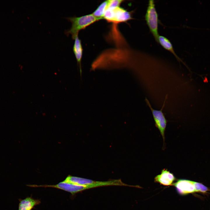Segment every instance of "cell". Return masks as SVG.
<instances>
[{
    "mask_svg": "<svg viewBox=\"0 0 210 210\" xmlns=\"http://www.w3.org/2000/svg\"><path fill=\"white\" fill-rule=\"evenodd\" d=\"M173 184L178 192L180 195H186L195 192L193 181L180 179Z\"/></svg>",
    "mask_w": 210,
    "mask_h": 210,
    "instance_id": "cell-7",
    "label": "cell"
},
{
    "mask_svg": "<svg viewBox=\"0 0 210 210\" xmlns=\"http://www.w3.org/2000/svg\"><path fill=\"white\" fill-rule=\"evenodd\" d=\"M109 0L102 2L93 11L92 14L95 17L100 20L103 19L105 13L108 8Z\"/></svg>",
    "mask_w": 210,
    "mask_h": 210,
    "instance_id": "cell-12",
    "label": "cell"
},
{
    "mask_svg": "<svg viewBox=\"0 0 210 210\" xmlns=\"http://www.w3.org/2000/svg\"><path fill=\"white\" fill-rule=\"evenodd\" d=\"M62 182L78 185L91 186L92 188L102 186L101 181H94L70 175L68 176Z\"/></svg>",
    "mask_w": 210,
    "mask_h": 210,
    "instance_id": "cell-6",
    "label": "cell"
},
{
    "mask_svg": "<svg viewBox=\"0 0 210 210\" xmlns=\"http://www.w3.org/2000/svg\"><path fill=\"white\" fill-rule=\"evenodd\" d=\"M73 50L77 61L78 65L79 66L80 72L81 77L82 70L81 61L83 55V48L81 40L78 36H76L74 39Z\"/></svg>",
    "mask_w": 210,
    "mask_h": 210,
    "instance_id": "cell-9",
    "label": "cell"
},
{
    "mask_svg": "<svg viewBox=\"0 0 210 210\" xmlns=\"http://www.w3.org/2000/svg\"><path fill=\"white\" fill-rule=\"evenodd\" d=\"M146 102L150 108L155 122L156 127L158 129L164 142V133L167 121L162 110H156L152 108L147 99L146 98Z\"/></svg>",
    "mask_w": 210,
    "mask_h": 210,
    "instance_id": "cell-5",
    "label": "cell"
},
{
    "mask_svg": "<svg viewBox=\"0 0 210 210\" xmlns=\"http://www.w3.org/2000/svg\"><path fill=\"white\" fill-rule=\"evenodd\" d=\"M66 18L71 22V26L70 28L65 31V33L67 36L71 34L73 39L78 36L80 31L100 20L92 13L80 17H67Z\"/></svg>",
    "mask_w": 210,
    "mask_h": 210,
    "instance_id": "cell-1",
    "label": "cell"
},
{
    "mask_svg": "<svg viewBox=\"0 0 210 210\" xmlns=\"http://www.w3.org/2000/svg\"><path fill=\"white\" fill-rule=\"evenodd\" d=\"M19 200L18 210H32L41 203L39 200L34 199L31 197H27L23 200L19 199Z\"/></svg>",
    "mask_w": 210,
    "mask_h": 210,
    "instance_id": "cell-10",
    "label": "cell"
},
{
    "mask_svg": "<svg viewBox=\"0 0 210 210\" xmlns=\"http://www.w3.org/2000/svg\"><path fill=\"white\" fill-rule=\"evenodd\" d=\"M133 11H129L119 6L108 7L104 14L103 19L114 24L127 22L133 19Z\"/></svg>",
    "mask_w": 210,
    "mask_h": 210,
    "instance_id": "cell-2",
    "label": "cell"
},
{
    "mask_svg": "<svg viewBox=\"0 0 210 210\" xmlns=\"http://www.w3.org/2000/svg\"><path fill=\"white\" fill-rule=\"evenodd\" d=\"M195 192H199L203 193H206L209 191V189L202 184L194 181Z\"/></svg>",
    "mask_w": 210,
    "mask_h": 210,
    "instance_id": "cell-13",
    "label": "cell"
},
{
    "mask_svg": "<svg viewBox=\"0 0 210 210\" xmlns=\"http://www.w3.org/2000/svg\"><path fill=\"white\" fill-rule=\"evenodd\" d=\"M27 186L31 187H51L58 188L70 192L74 195L78 192L90 189L89 186L78 185L70 183L61 182L55 185H28Z\"/></svg>",
    "mask_w": 210,
    "mask_h": 210,
    "instance_id": "cell-4",
    "label": "cell"
},
{
    "mask_svg": "<svg viewBox=\"0 0 210 210\" xmlns=\"http://www.w3.org/2000/svg\"><path fill=\"white\" fill-rule=\"evenodd\" d=\"M124 1L123 0H109L108 8L119 6Z\"/></svg>",
    "mask_w": 210,
    "mask_h": 210,
    "instance_id": "cell-14",
    "label": "cell"
},
{
    "mask_svg": "<svg viewBox=\"0 0 210 210\" xmlns=\"http://www.w3.org/2000/svg\"><path fill=\"white\" fill-rule=\"evenodd\" d=\"M158 43L164 49L173 54L178 61H181L180 59L175 53L171 43L167 38L164 36L159 35L158 38Z\"/></svg>",
    "mask_w": 210,
    "mask_h": 210,
    "instance_id": "cell-11",
    "label": "cell"
},
{
    "mask_svg": "<svg viewBox=\"0 0 210 210\" xmlns=\"http://www.w3.org/2000/svg\"><path fill=\"white\" fill-rule=\"evenodd\" d=\"M174 174L167 169H163L161 173L156 176L154 178L155 181L162 185L168 186L173 184L175 180Z\"/></svg>",
    "mask_w": 210,
    "mask_h": 210,
    "instance_id": "cell-8",
    "label": "cell"
},
{
    "mask_svg": "<svg viewBox=\"0 0 210 210\" xmlns=\"http://www.w3.org/2000/svg\"><path fill=\"white\" fill-rule=\"evenodd\" d=\"M145 18L150 32L158 43L159 36L158 32L159 20L158 14L153 0L149 1Z\"/></svg>",
    "mask_w": 210,
    "mask_h": 210,
    "instance_id": "cell-3",
    "label": "cell"
}]
</instances>
